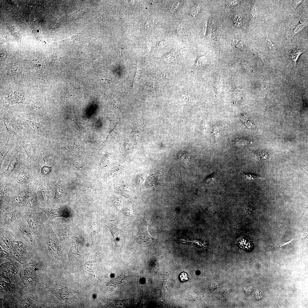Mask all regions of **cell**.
<instances>
[{"instance_id": "obj_40", "label": "cell", "mask_w": 308, "mask_h": 308, "mask_svg": "<svg viewBox=\"0 0 308 308\" xmlns=\"http://www.w3.org/2000/svg\"><path fill=\"white\" fill-rule=\"evenodd\" d=\"M166 43V41L165 40H163L160 42L158 47L159 48L162 47L164 46Z\"/></svg>"}, {"instance_id": "obj_44", "label": "cell", "mask_w": 308, "mask_h": 308, "mask_svg": "<svg viewBox=\"0 0 308 308\" xmlns=\"http://www.w3.org/2000/svg\"><path fill=\"white\" fill-rule=\"evenodd\" d=\"M238 3V1H237L234 0L233 1L231 2L228 5V6H234L237 5Z\"/></svg>"}, {"instance_id": "obj_43", "label": "cell", "mask_w": 308, "mask_h": 308, "mask_svg": "<svg viewBox=\"0 0 308 308\" xmlns=\"http://www.w3.org/2000/svg\"><path fill=\"white\" fill-rule=\"evenodd\" d=\"M245 289L246 290V293H247L248 294H249L252 292L253 288L252 287H247V288Z\"/></svg>"}, {"instance_id": "obj_16", "label": "cell", "mask_w": 308, "mask_h": 308, "mask_svg": "<svg viewBox=\"0 0 308 308\" xmlns=\"http://www.w3.org/2000/svg\"><path fill=\"white\" fill-rule=\"evenodd\" d=\"M32 112L33 115L42 117L45 114V107L44 104L39 101H35L31 105Z\"/></svg>"}, {"instance_id": "obj_8", "label": "cell", "mask_w": 308, "mask_h": 308, "mask_svg": "<svg viewBox=\"0 0 308 308\" xmlns=\"http://www.w3.org/2000/svg\"><path fill=\"white\" fill-rule=\"evenodd\" d=\"M36 192L40 208H50L51 195L48 189L41 185Z\"/></svg>"}, {"instance_id": "obj_11", "label": "cell", "mask_w": 308, "mask_h": 308, "mask_svg": "<svg viewBox=\"0 0 308 308\" xmlns=\"http://www.w3.org/2000/svg\"><path fill=\"white\" fill-rule=\"evenodd\" d=\"M1 119L3 121L7 129V132L10 131L14 133L17 132L18 129V123L15 118L8 114L2 115Z\"/></svg>"}, {"instance_id": "obj_27", "label": "cell", "mask_w": 308, "mask_h": 308, "mask_svg": "<svg viewBox=\"0 0 308 308\" xmlns=\"http://www.w3.org/2000/svg\"><path fill=\"white\" fill-rule=\"evenodd\" d=\"M233 21L235 25L238 27H240L242 24L241 17L238 15H236L234 16Z\"/></svg>"}, {"instance_id": "obj_9", "label": "cell", "mask_w": 308, "mask_h": 308, "mask_svg": "<svg viewBox=\"0 0 308 308\" xmlns=\"http://www.w3.org/2000/svg\"><path fill=\"white\" fill-rule=\"evenodd\" d=\"M33 172L27 169L20 170L17 172L15 176V181L16 185H25L33 181L34 175Z\"/></svg>"}, {"instance_id": "obj_13", "label": "cell", "mask_w": 308, "mask_h": 308, "mask_svg": "<svg viewBox=\"0 0 308 308\" xmlns=\"http://www.w3.org/2000/svg\"><path fill=\"white\" fill-rule=\"evenodd\" d=\"M21 156V154L15 148L11 152L10 160L8 166L6 170L7 175H10L15 170Z\"/></svg>"}, {"instance_id": "obj_23", "label": "cell", "mask_w": 308, "mask_h": 308, "mask_svg": "<svg viewBox=\"0 0 308 308\" xmlns=\"http://www.w3.org/2000/svg\"><path fill=\"white\" fill-rule=\"evenodd\" d=\"M200 8V6L199 4H196L194 5L191 9L190 15L194 18L198 13Z\"/></svg>"}, {"instance_id": "obj_15", "label": "cell", "mask_w": 308, "mask_h": 308, "mask_svg": "<svg viewBox=\"0 0 308 308\" xmlns=\"http://www.w3.org/2000/svg\"><path fill=\"white\" fill-rule=\"evenodd\" d=\"M5 98L10 104L20 103L23 102L24 96L17 92L11 91L5 95Z\"/></svg>"}, {"instance_id": "obj_4", "label": "cell", "mask_w": 308, "mask_h": 308, "mask_svg": "<svg viewBox=\"0 0 308 308\" xmlns=\"http://www.w3.org/2000/svg\"><path fill=\"white\" fill-rule=\"evenodd\" d=\"M18 142L19 145L24 149L27 155V157L25 160L33 168L40 167L39 160L41 153L38 143L32 139L27 137L20 139Z\"/></svg>"}, {"instance_id": "obj_18", "label": "cell", "mask_w": 308, "mask_h": 308, "mask_svg": "<svg viewBox=\"0 0 308 308\" xmlns=\"http://www.w3.org/2000/svg\"><path fill=\"white\" fill-rule=\"evenodd\" d=\"M54 184L55 186L56 191L53 200L56 202L62 199L64 196V191L61 183H58L56 184Z\"/></svg>"}, {"instance_id": "obj_35", "label": "cell", "mask_w": 308, "mask_h": 308, "mask_svg": "<svg viewBox=\"0 0 308 308\" xmlns=\"http://www.w3.org/2000/svg\"><path fill=\"white\" fill-rule=\"evenodd\" d=\"M154 83L152 81H150L147 83L145 86V89L147 90H151L154 88Z\"/></svg>"}, {"instance_id": "obj_28", "label": "cell", "mask_w": 308, "mask_h": 308, "mask_svg": "<svg viewBox=\"0 0 308 308\" xmlns=\"http://www.w3.org/2000/svg\"><path fill=\"white\" fill-rule=\"evenodd\" d=\"M72 163L73 165L76 168L81 169L84 167L83 163L80 160L75 159L73 160Z\"/></svg>"}, {"instance_id": "obj_39", "label": "cell", "mask_w": 308, "mask_h": 308, "mask_svg": "<svg viewBox=\"0 0 308 308\" xmlns=\"http://www.w3.org/2000/svg\"><path fill=\"white\" fill-rule=\"evenodd\" d=\"M243 65L244 68L246 70H247L250 72H252V68L248 64H247L246 63H243Z\"/></svg>"}, {"instance_id": "obj_2", "label": "cell", "mask_w": 308, "mask_h": 308, "mask_svg": "<svg viewBox=\"0 0 308 308\" xmlns=\"http://www.w3.org/2000/svg\"><path fill=\"white\" fill-rule=\"evenodd\" d=\"M1 227L6 228L12 232L34 251L36 249L38 250V240L27 222L22 217L8 226Z\"/></svg>"}, {"instance_id": "obj_12", "label": "cell", "mask_w": 308, "mask_h": 308, "mask_svg": "<svg viewBox=\"0 0 308 308\" xmlns=\"http://www.w3.org/2000/svg\"><path fill=\"white\" fill-rule=\"evenodd\" d=\"M147 225H142L139 229L138 234L136 236V240L139 244H146L155 239L152 237L149 234L147 230Z\"/></svg>"}, {"instance_id": "obj_37", "label": "cell", "mask_w": 308, "mask_h": 308, "mask_svg": "<svg viewBox=\"0 0 308 308\" xmlns=\"http://www.w3.org/2000/svg\"><path fill=\"white\" fill-rule=\"evenodd\" d=\"M258 9L256 5H254L252 9L251 15L253 17H255L257 14Z\"/></svg>"}, {"instance_id": "obj_32", "label": "cell", "mask_w": 308, "mask_h": 308, "mask_svg": "<svg viewBox=\"0 0 308 308\" xmlns=\"http://www.w3.org/2000/svg\"><path fill=\"white\" fill-rule=\"evenodd\" d=\"M182 98L183 100L187 102H190L191 99L190 94L188 92L185 93L182 96Z\"/></svg>"}, {"instance_id": "obj_21", "label": "cell", "mask_w": 308, "mask_h": 308, "mask_svg": "<svg viewBox=\"0 0 308 308\" xmlns=\"http://www.w3.org/2000/svg\"><path fill=\"white\" fill-rule=\"evenodd\" d=\"M117 191L119 193L126 197L131 196V191L130 188L126 185H123L118 187Z\"/></svg>"}, {"instance_id": "obj_3", "label": "cell", "mask_w": 308, "mask_h": 308, "mask_svg": "<svg viewBox=\"0 0 308 308\" xmlns=\"http://www.w3.org/2000/svg\"><path fill=\"white\" fill-rule=\"evenodd\" d=\"M39 208L37 209L25 208L22 216V218L27 222L38 240L42 233L45 224L49 220L46 214L40 210Z\"/></svg>"}, {"instance_id": "obj_10", "label": "cell", "mask_w": 308, "mask_h": 308, "mask_svg": "<svg viewBox=\"0 0 308 308\" xmlns=\"http://www.w3.org/2000/svg\"><path fill=\"white\" fill-rule=\"evenodd\" d=\"M39 209L44 212L50 220L59 217H66L68 216L66 210L63 207L57 208H40Z\"/></svg>"}, {"instance_id": "obj_34", "label": "cell", "mask_w": 308, "mask_h": 308, "mask_svg": "<svg viewBox=\"0 0 308 308\" xmlns=\"http://www.w3.org/2000/svg\"><path fill=\"white\" fill-rule=\"evenodd\" d=\"M211 37L213 40H216V35L215 29L214 25H212L211 31Z\"/></svg>"}, {"instance_id": "obj_26", "label": "cell", "mask_w": 308, "mask_h": 308, "mask_svg": "<svg viewBox=\"0 0 308 308\" xmlns=\"http://www.w3.org/2000/svg\"><path fill=\"white\" fill-rule=\"evenodd\" d=\"M176 29L177 34L180 35H184L186 30L185 26L182 24L179 25L177 26Z\"/></svg>"}, {"instance_id": "obj_36", "label": "cell", "mask_w": 308, "mask_h": 308, "mask_svg": "<svg viewBox=\"0 0 308 308\" xmlns=\"http://www.w3.org/2000/svg\"><path fill=\"white\" fill-rule=\"evenodd\" d=\"M303 0H293V1L292 7L294 10H295L297 7L303 2Z\"/></svg>"}, {"instance_id": "obj_19", "label": "cell", "mask_w": 308, "mask_h": 308, "mask_svg": "<svg viewBox=\"0 0 308 308\" xmlns=\"http://www.w3.org/2000/svg\"><path fill=\"white\" fill-rule=\"evenodd\" d=\"M305 51V50L300 49L298 48L291 50L289 56L293 63L294 68L296 67V62L299 58Z\"/></svg>"}, {"instance_id": "obj_22", "label": "cell", "mask_w": 308, "mask_h": 308, "mask_svg": "<svg viewBox=\"0 0 308 308\" xmlns=\"http://www.w3.org/2000/svg\"><path fill=\"white\" fill-rule=\"evenodd\" d=\"M43 159L44 165L42 167L40 166L41 172L39 176L44 177H46L49 175L51 173L53 165L50 167L46 166L45 164L44 159L43 158Z\"/></svg>"}, {"instance_id": "obj_25", "label": "cell", "mask_w": 308, "mask_h": 308, "mask_svg": "<svg viewBox=\"0 0 308 308\" xmlns=\"http://www.w3.org/2000/svg\"><path fill=\"white\" fill-rule=\"evenodd\" d=\"M205 55L200 56L197 58L195 64V66L196 68L201 67L205 59Z\"/></svg>"}, {"instance_id": "obj_17", "label": "cell", "mask_w": 308, "mask_h": 308, "mask_svg": "<svg viewBox=\"0 0 308 308\" xmlns=\"http://www.w3.org/2000/svg\"><path fill=\"white\" fill-rule=\"evenodd\" d=\"M14 135L10 139H9L5 144L0 148V169L4 160L6 155L12 149L13 146L12 144L9 143V141L13 137Z\"/></svg>"}, {"instance_id": "obj_20", "label": "cell", "mask_w": 308, "mask_h": 308, "mask_svg": "<svg viewBox=\"0 0 308 308\" xmlns=\"http://www.w3.org/2000/svg\"><path fill=\"white\" fill-rule=\"evenodd\" d=\"M178 52L177 50H174L163 56L162 59L167 63L172 62L175 61L177 58Z\"/></svg>"}, {"instance_id": "obj_14", "label": "cell", "mask_w": 308, "mask_h": 308, "mask_svg": "<svg viewBox=\"0 0 308 308\" xmlns=\"http://www.w3.org/2000/svg\"><path fill=\"white\" fill-rule=\"evenodd\" d=\"M308 25L307 21H300L297 25L292 27L289 33L285 35L288 40H291L298 33L304 30Z\"/></svg>"}, {"instance_id": "obj_31", "label": "cell", "mask_w": 308, "mask_h": 308, "mask_svg": "<svg viewBox=\"0 0 308 308\" xmlns=\"http://www.w3.org/2000/svg\"><path fill=\"white\" fill-rule=\"evenodd\" d=\"M266 42L267 45L270 49H271L274 47V44L267 35L266 37Z\"/></svg>"}, {"instance_id": "obj_5", "label": "cell", "mask_w": 308, "mask_h": 308, "mask_svg": "<svg viewBox=\"0 0 308 308\" xmlns=\"http://www.w3.org/2000/svg\"><path fill=\"white\" fill-rule=\"evenodd\" d=\"M25 208H17L0 211V227L8 226L22 217Z\"/></svg>"}, {"instance_id": "obj_38", "label": "cell", "mask_w": 308, "mask_h": 308, "mask_svg": "<svg viewBox=\"0 0 308 308\" xmlns=\"http://www.w3.org/2000/svg\"><path fill=\"white\" fill-rule=\"evenodd\" d=\"M160 76L161 78L162 79L167 80L170 78V76L167 73H162L161 74Z\"/></svg>"}, {"instance_id": "obj_30", "label": "cell", "mask_w": 308, "mask_h": 308, "mask_svg": "<svg viewBox=\"0 0 308 308\" xmlns=\"http://www.w3.org/2000/svg\"><path fill=\"white\" fill-rule=\"evenodd\" d=\"M208 25V21L206 19H205L203 20L202 23V33L203 38L205 36L206 32Z\"/></svg>"}, {"instance_id": "obj_42", "label": "cell", "mask_w": 308, "mask_h": 308, "mask_svg": "<svg viewBox=\"0 0 308 308\" xmlns=\"http://www.w3.org/2000/svg\"><path fill=\"white\" fill-rule=\"evenodd\" d=\"M258 55L260 58L263 62H266V58L263 53H262V52L259 53Z\"/></svg>"}, {"instance_id": "obj_24", "label": "cell", "mask_w": 308, "mask_h": 308, "mask_svg": "<svg viewBox=\"0 0 308 308\" xmlns=\"http://www.w3.org/2000/svg\"><path fill=\"white\" fill-rule=\"evenodd\" d=\"M180 3L178 1H175L171 3L169 7V10L170 12L173 14L180 7Z\"/></svg>"}, {"instance_id": "obj_29", "label": "cell", "mask_w": 308, "mask_h": 308, "mask_svg": "<svg viewBox=\"0 0 308 308\" xmlns=\"http://www.w3.org/2000/svg\"><path fill=\"white\" fill-rule=\"evenodd\" d=\"M233 44L236 48L242 49L244 46V44L242 41L238 39H235L233 40Z\"/></svg>"}, {"instance_id": "obj_7", "label": "cell", "mask_w": 308, "mask_h": 308, "mask_svg": "<svg viewBox=\"0 0 308 308\" xmlns=\"http://www.w3.org/2000/svg\"><path fill=\"white\" fill-rule=\"evenodd\" d=\"M104 224L112 234L116 246L122 244L126 235L125 230L108 222Z\"/></svg>"}, {"instance_id": "obj_33", "label": "cell", "mask_w": 308, "mask_h": 308, "mask_svg": "<svg viewBox=\"0 0 308 308\" xmlns=\"http://www.w3.org/2000/svg\"><path fill=\"white\" fill-rule=\"evenodd\" d=\"M246 179L249 180H251L253 179H264V178L260 177L258 176H254L250 174H247L245 175Z\"/></svg>"}, {"instance_id": "obj_41", "label": "cell", "mask_w": 308, "mask_h": 308, "mask_svg": "<svg viewBox=\"0 0 308 308\" xmlns=\"http://www.w3.org/2000/svg\"><path fill=\"white\" fill-rule=\"evenodd\" d=\"M294 240V239L293 238V239H292L291 240H290V241H289L285 243V244H283L282 245H281L279 246L280 247H282V246H285H285H288L291 245V244H292Z\"/></svg>"}, {"instance_id": "obj_1", "label": "cell", "mask_w": 308, "mask_h": 308, "mask_svg": "<svg viewBox=\"0 0 308 308\" xmlns=\"http://www.w3.org/2000/svg\"><path fill=\"white\" fill-rule=\"evenodd\" d=\"M0 238L4 250L17 260H27L33 254V250L4 227H0Z\"/></svg>"}, {"instance_id": "obj_6", "label": "cell", "mask_w": 308, "mask_h": 308, "mask_svg": "<svg viewBox=\"0 0 308 308\" xmlns=\"http://www.w3.org/2000/svg\"><path fill=\"white\" fill-rule=\"evenodd\" d=\"M19 117L20 119L19 127L27 132L38 133L44 129V126L42 124L26 119L20 116Z\"/></svg>"}]
</instances>
